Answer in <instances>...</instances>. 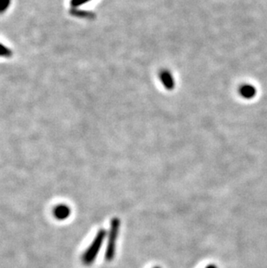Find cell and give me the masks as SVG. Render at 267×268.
Instances as JSON below:
<instances>
[{"mask_svg": "<svg viewBox=\"0 0 267 268\" xmlns=\"http://www.w3.org/2000/svg\"><path fill=\"white\" fill-rule=\"evenodd\" d=\"M89 1V0H71V4L73 6H79V5L87 3Z\"/></svg>", "mask_w": 267, "mask_h": 268, "instance_id": "cell-8", "label": "cell"}, {"mask_svg": "<svg viewBox=\"0 0 267 268\" xmlns=\"http://www.w3.org/2000/svg\"><path fill=\"white\" fill-rule=\"evenodd\" d=\"M105 230H99L98 233H96L95 239L92 241L90 246L89 247L87 251L83 255L82 260H83V263L84 264L86 265V266H89V265H91L95 261L96 256L98 254L99 251H100V248L102 247L103 240L105 239Z\"/></svg>", "mask_w": 267, "mask_h": 268, "instance_id": "cell-1", "label": "cell"}, {"mask_svg": "<svg viewBox=\"0 0 267 268\" xmlns=\"http://www.w3.org/2000/svg\"><path fill=\"white\" fill-rule=\"evenodd\" d=\"M161 78H162V81L163 82V84L165 85L166 87L171 89L174 86V81H173L172 77L171 75L169 74V72H163L161 75Z\"/></svg>", "mask_w": 267, "mask_h": 268, "instance_id": "cell-6", "label": "cell"}, {"mask_svg": "<svg viewBox=\"0 0 267 268\" xmlns=\"http://www.w3.org/2000/svg\"><path fill=\"white\" fill-rule=\"evenodd\" d=\"M11 0H0V14L7 11L11 5Z\"/></svg>", "mask_w": 267, "mask_h": 268, "instance_id": "cell-7", "label": "cell"}, {"mask_svg": "<svg viewBox=\"0 0 267 268\" xmlns=\"http://www.w3.org/2000/svg\"><path fill=\"white\" fill-rule=\"evenodd\" d=\"M120 221L115 218L111 221L110 230H109V240L106 249L105 259L108 261H112L116 254V240L119 233Z\"/></svg>", "mask_w": 267, "mask_h": 268, "instance_id": "cell-2", "label": "cell"}, {"mask_svg": "<svg viewBox=\"0 0 267 268\" xmlns=\"http://www.w3.org/2000/svg\"><path fill=\"white\" fill-rule=\"evenodd\" d=\"M71 210L69 206L64 204L57 205L53 210V215L55 218L59 221L66 220L71 216Z\"/></svg>", "mask_w": 267, "mask_h": 268, "instance_id": "cell-3", "label": "cell"}, {"mask_svg": "<svg viewBox=\"0 0 267 268\" xmlns=\"http://www.w3.org/2000/svg\"><path fill=\"white\" fill-rule=\"evenodd\" d=\"M13 52L8 46L4 45V44L0 43V57L2 58H10L12 57Z\"/></svg>", "mask_w": 267, "mask_h": 268, "instance_id": "cell-5", "label": "cell"}, {"mask_svg": "<svg viewBox=\"0 0 267 268\" xmlns=\"http://www.w3.org/2000/svg\"><path fill=\"white\" fill-rule=\"evenodd\" d=\"M206 268H217L215 266H214V265H210V266H208V267H207Z\"/></svg>", "mask_w": 267, "mask_h": 268, "instance_id": "cell-9", "label": "cell"}, {"mask_svg": "<svg viewBox=\"0 0 267 268\" xmlns=\"http://www.w3.org/2000/svg\"><path fill=\"white\" fill-rule=\"evenodd\" d=\"M240 94L245 98H253L256 94V89L252 85H244L242 88L240 89Z\"/></svg>", "mask_w": 267, "mask_h": 268, "instance_id": "cell-4", "label": "cell"}, {"mask_svg": "<svg viewBox=\"0 0 267 268\" xmlns=\"http://www.w3.org/2000/svg\"><path fill=\"white\" fill-rule=\"evenodd\" d=\"M159 268V267H156V268Z\"/></svg>", "mask_w": 267, "mask_h": 268, "instance_id": "cell-10", "label": "cell"}]
</instances>
